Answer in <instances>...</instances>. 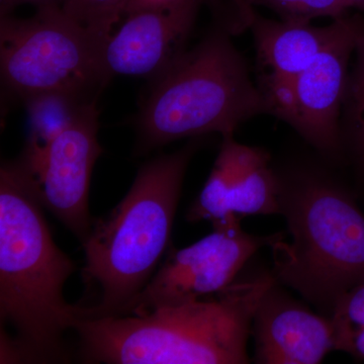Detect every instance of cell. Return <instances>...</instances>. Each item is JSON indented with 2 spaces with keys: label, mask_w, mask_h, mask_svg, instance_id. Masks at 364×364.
<instances>
[{
  "label": "cell",
  "mask_w": 364,
  "mask_h": 364,
  "mask_svg": "<svg viewBox=\"0 0 364 364\" xmlns=\"http://www.w3.org/2000/svg\"><path fill=\"white\" fill-rule=\"evenodd\" d=\"M35 182L20 160L0 169V317L1 363H62L64 335L81 318L64 284L75 263L55 243Z\"/></svg>",
  "instance_id": "1"
},
{
  "label": "cell",
  "mask_w": 364,
  "mask_h": 364,
  "mask_svg": "<svg viewBox=\"0 0 364 364\" xmlns=\"http://www.w3.org/2000/svg\"><path fill=\"white\" fill-rule=\"evenodd\" d=\"M277 282L273 272H257L210 298L145 315L79 318V354L86 363H248L254 314Z\"/></svg>",
  "instance_id": "2"
},
{
  "label": "cell",
  "mask_w": 364,
  "mask_h": 364,
  "mask_svg": "<svg viewBox=\"0 0 364 364\" xmlns=\"http://www.w3.org/2000/svg\"><path fill=\"white\" fill-rule=\"evenodd\" d=\"M198 139L141 167L130 191L82 242V277L95 303L81 318L124 316L156 272L168 248L182 184Z\"/></svg>",
  "instance_id": "3"
},
{
  "label": "cell",
  "mask_w": 364,
  "mask_h": 364,
  "mask_svg": "<svg viewBox=\"0 0 364 364\" xmlns=\"http://www.w3.org/2000/svg\"><path fill=\"white\" fill-rule=\"evenodd\" d=\"M279 173L280 215L291 239L273 235L268 246L273 273L331 317L339 299L364 280L363 212L348 191L317 167Z\"/></svg>",
  "instance_id": "4"
},
{
  "label": "cell",
  "mask_w": 364,
  "mask_h": 364,
  "mask_svg": "<svg viewBox=\"0 0 364 364\" xmlns=\"http://www.w3.org/2000/svg\"><path fill=\"white\" fill-rule=\"evenodd\" d=\"M232 37L215 25L151 80L135 119L140 154L184 138L234 136L248 119L269 114L267 97Z\"/></svg>",
  "instance_id": "5"
},
{
  "label": "cell",
  "mask_w": 364,
  "mask_h": 364,
  "mask_svg": "<svg viewBox=\"0 0 364 364\" xmlns=\"http://www.w3.org/2000/svg\"><path fill=\"white\" fill-rule=\"evenodd\" d=\"M107 43L60 6L40 7L28 18L0 16L2 87L23 104L45 93L97 102L114 76L105 63Z\"/></svg>",
  "instance_id": "6"
},
{
  "label": "cell",
  "mask_w": 364,
  "mask_h": 364,
  "mask_svg": "<svg viewBox=\"0 0 364 364\" xmlns=\"http://www.w3.org/2000/svg\"><path fill=\"white\" fill-rule=\"evenodd\" d=\"M364 23L349 18L341 35L305 70L262 90L269 114L291 126L328 161L345 156L341 117L350 62Z\"/></svg>",
  "instance_id": "7"
},
{
  "label": "cell",
  "mask_w": 364,
  "mask_h": 364,
  "mask_svg": "<svg viewBox=\"0 0 364 364\" xmlns=\"http://www.w3.org/2000/svg\"><path fill=\"white\" fill-rule=\"evenodd\" d=\"M212 233L193 245L171 250L124 316L145 315L161 306L181 305L221 293L239 277L254 254L272 236L244 231L241 220L214 223Z\"/></svg>",
  "instance_id": "8"
},
{
  "label": "cell",
  "mask_w": 364,
  "mask_h": 364,
  "mask_svg": "<svg viewBox=\"0 0 364 364\" xmlns=\"http://www.w3.org/2000/svg\"><path fill=\"white\" fill-rule=\"evenodd\" d=\"M97 105H90L57 136L39 157L21 158L35 182L43 207L82 243L92 220L88 193L95 162L102 153L97 140Z\"/></svg>",
  "instance_id": "9"
},
{
  "label": "cell",
  "mask_w": 364,
  "mask_h": 364,
  "mask_svg": "<svg viewBox=\"0 0 364 364\" xmlns=\"http://www.w3.org/2000/svg\"><path fill=\"white\" fill-rule=\"evenodd\" d=\"M280 177L267 150L223 136L219 154L200 195L186 213L189 223L212 224L248 215H280Z\"/></svg>",
  "instance_id": "10"
},
{
  "label": "cell",
  "mask_w": 364,
  "mask_h": 364,
  "mask_svg": "<svg viewBox=\"0 0 364 364\" xmlns=\"http://www.w3.org/2000/svg\"><path fill=\"white\" fill-rule=\"evenodd\" d=\"M254 360L261 364H317L337 351L331 317L314 313L277 284L254 314Z\"/></svg>",
  "instance_id": "11"
},
{
  "label": "cell",
  "mask_w": 364,
  "mask_h": 364,
  "mask_svg": "<svg viewBox=\"0 0 364 364\" xmlns=\"http://www.w3.org/2000/svg\"><path fill=\"white\" fill-rule=\"evenodd\" d=\"M200 4L173 11H148L126 16L107 40L105 63L114 75L156 78L186 51Z\"/></svg>",
  "instance_id": "12"
},
{
  "label": "cell",
  "mask_w": 364,
  "mask_h": 364,
  "mask_svg": "<svg viewBox=\"0 0 364 364\" xmlns=\"http://www.w3.org/2000/svg\"><path fill=\"white\" fill-rule=\"evenodd\" d=\"M349 18L345 16L330 25L318 26L312 23L269 20L256 11L249 30L262 69L258 83L261 90L286 83L305 70L341 35Z\"/></svg>",
  "instance_id": "13"
},
{
  "label": "cell",
  "mask_w": 364,
  "mask_h": 364,
  "mask_svg": "<svg viewBox=\"0 0 364 364\" xmlns=\"http://www.w3.org/2000/svg\"><path fill=\"white\" fill-rule=\"evenodd\" d=\"M97 104L61 93H45L26 100L23 105L28 116V138L21 158L39 157L83 109Z\"/></svg>",
  "instance_id": "14"
},
{
  "label": "cell",
  "mask_w": 364,
  "mask_h": 364,
  "mask_svg": "<svg viewBox=\"0 0 364 364\" xmlns=\"http://www.w3.org/2000/svg\"><path fill=\"white\" fill-rule=\"evenodd\" d=\"M342 111L341 128L345 154L350 155L364 178V25L354 50Z\"/></svg>",
  "instance_id": "15"
},
{
  "label": "cell",
  "mask_w": 364,
  "mask_h": 364,
  "mask_svg": "<svg viewBox=\"0 0 364 364\" xmlns=\"http://www.w3.org/2000/svg\"><path fill=\"white\" fill-rule=\"evenodd\" d=\"M251 6L267 7L279 20L312 23L318 18L332 20L347 16L352 9L348 0H248Z\"/></svg>",
  "instance_id": "16"
},
{
  "label": "cell",
  "mask_w": 364,
  "mask_h": 364,
  "mask_svg": "<svg viewBox=\"0 0 364 364\" xmlns=\"http://www.w3.org/2000/svg\"><path fill=\"white\" fill-rule=\"evenodd\" d=\"M128 0H66L62 9L91 33L109 40Z\"/></svg>",
  "instance_id": "17"
},
{
  "label": "cell",
  "mask_w": 364,
  "mask_h": 364,
  "mask_svg": "<svg viewBox=\"0 0 364 364\" xmlns=\"http://www.w3.org/2000/svg\"><path fill=\"white\" fill-rule=\"evenodd\" d=\"M331 318L336 328L337 351L349 353L354 333L364 327V280L339 299Z\"/></svg>",
  "instance_id": "18"
},
{
  "label": "cell",
  "mask_w": 364,
  "mask_h": 364,
  "mask_svg": "<svg viewBox=\"0 0 364 364\" xmlns=\"http://www.w3.org/2000/svg\"><path fill=\"white\" fill-rule=\"evenodd\" d=\"M228 0H128L124 16L148 11H173L193 4H208L212 11L221 9Z\"/></svg>",
  "instance_id": "19"
},
{
  "label": "cell",
  "mask_w": 364,
  "mask_h": 364,
  "mask_svg": "<svg viewBox=\"0 0 364 364\" xmlns=\"http://www.w3.org/2000/svg\"><path fill=\"white\" fill-rule=\"evenodd\" d=\"M66 0H0V16H9L16 7L32 4L37 9L46 6H63Z\"/></svg>",
  "instance_id": "20"
},
{
  "label": "cell",
  "mask_w": 364,
  "mask_h": 364,
  "mask_svg": "<svg viewBox=\"0 0 364 364\" xmlns=\"http://www.w3.org/2000/svg\"><path fill=\"white\" fill-rule=\"evenodd\" d=\"M349 354L359 360H364V327L354 333Z\"/></svg>",
  "instance_id": "21"
},
{
  "label": "cell",
  "mask_w": 364,
  "mask_h": 364,
  "mask_svg": "<svg viewBox=\"0 0 364 364\" xmlns=\"http://www.w3.org/2000/svg\"><path fill=\"white\" fill-rule=\"evenodd\" d=\"M350 2L352 9H358L364 13V0H348Z\"/></svg>",
  "instance_id": "22"
}]
</instances>
